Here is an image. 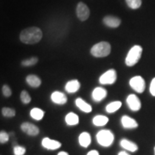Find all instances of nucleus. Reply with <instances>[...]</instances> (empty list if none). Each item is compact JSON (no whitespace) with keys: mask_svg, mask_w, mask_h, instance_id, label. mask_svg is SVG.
Here are the masks:
<instances>
[{"mask_svg":"<svg viewBox=\"0 0 155 155\" xmlns=\"http://www.w3.org/2000/svg\"><path fill=\"white\" fill-rule=\"evenodd\" d=\"M14 155H24L26 153V148L22 146H16L13 148Z\"/></svg>","mask_w":155,"mask_h":155,"instance_id":"cd10ccee","label":"nucleus"},{"mask_svg":"<svg viewBox=\"0 0 155 155\" xmlns=\"http://www.w3.org/2000/svg\"><path fill=\"white\" fill-rule=\"evenodd\" d=\"M50 98L54 104H59V105H63L67 104V97L66 94L59 91H54L50 96Z\"/></svg>","mask_w":155,"mask_h":155,"instance_id":"9b49d317","label":"nucleus"},{"mask_svg":"<svg viewBox=\"0 0 155 155\" xmlns=\"http://www.w3.org/2000/svg\"><path fill=\"white\" fill-rule=\"evenodd\" d=\"M91 142V134L87 132H82L78 136V143L83 147H88Z\"/></svg>","mask_w":155,"mask_h":155,"instance_id":"6ab92c4d","label":"nucleus"},{"mask_svg":"<svg viewBox=\"0 0 155 155\" xmlns=\"http://www.w3.org/2000/svg\"><path fill=\"white\" fill-rule=\"evenodd\" d=\"M127 5L132 10H137L142 5V0H125Z\"/></svg>","mask_w":155,"mask_h":155,"instance_id":"b1692460","label":"nucleus"},{"mask_svg":"<svg viewBox=\"0 0 155 155\" xmlns=\"http://www.w3.org/2000/svg\"><path fill=\"white\" fill-rule=\"evenodd\" d=\"M26 83L32 88H38L41 84V80L38 76L35 74H29L26 77Z\"/></svg>","mask_w":155,"mask_h":155,"instance_id":"a211bd4d","label":"nucleus"},{"mask_svg":"<svg viewBox=\"0 0 155 155\" xmlns=\"http://www.w3.org/2000/svg\"><path fill=\"white\" fill-rule=\"evenodd\" d=\"M90 14H91L90 9L84 2L78 3L77 7H76V15L79 21L81 22L86 21L90 17Z\"/></svg>","mask_w":155,"mask_h":155,"instance_id":"0eeeda50","label":"nucleus"},{"mask_svg":"<svg viewBox=\"0 0 155 155\" xmlns=\"http://www.w3.org/2000/svg\"><path fill=\"white\" fill-rule=\"evenodd\" d=\"M65 122L68 126H75L78 125L79 122V117L74 112H69L67 116H65Z\"/></svg>","mask_w":155,"mask_h":155,"instance_id":"aec40b11","label":"nucleus"},{"mask_svg":"<svg viewBox=\"0 0 155 155\" xmlns=\"http://www.w3.org/2000/svg\"><path fill=\"white\" fill-rule=\"evenodd\" d=\"M10 139L9 134L6 133L5 131H1L0 132V143L1 144H5Z\"/></svg>","mask_w":155,"mask_h":155,"instance_id":"c85d7f7f","label":"nucleus"},{"mask_svg":"<svg viewBox=\"0 0 155 155\" xmlns=\"http://www.w3.org/2000/svg\"><path fill=\"white\" fill-rule=\"evenodd\" d=\"M2 92H3L4 96L6 97H11V94H12V91H11V87H10L9 85H7V84L3 85V87H2Z\"/></svg>","mask_w":155,"mask_h":155,"instance_id":"c756f323","label":"nucleus"},{"mask_svg":"<svg viewBox=\"0 0 155 155\" xmlns=\"http://www.w3.org/2000/svg\"><path fill=\"white\" fill-rule=\"evenodd\" d=\"M38 62V58L37 57H31L26 60H23L22 61V66L23 67H32L35 66Z\"/></svg>","mask_w":155,"mask_h":155,"instance_id":"a878e982","label":"nucleus"},{"mask_svg":"<svg viewBox=\"0 0 155 155\" xmlns=\"http://www.w3.org/2000/svg\"><path fill=\"white\" fill-rule=\"evenodd\" d=\"M86 155H99V153L97 150H91Z\"/></svg>","mask_w":155,"mask_h":155,"instance_id":"2f4dec72","label":"nucleus"},{"mask_svg":"<svg viewBox=\"0 0 155 155\" xmlns=\"http://www.w3.org/2000/svg\"><path fill=\"white\" fill-rule=\"evenodd\" d=\"M109 122V117L104 115H97L94 116V118L92 119V123L93 125L97 127H103L105 126L106 124Z\"/></svg>","mask_w":155,"mask_h":155,"instance_id":"412c9836","label":"nucleus"},{"mask_svg":"<svg viewBox=\"0 0 155 155\" xmlns=\"http://www.w3.org/2000/svg\"><path fill=\"white\" fill-rule=\"evenodd\" d=\"M29 115L31 116V118H33L34 120L41 121L44 117L45 112L41 109H40V108H33L30 110V112H29Z\"/></svg>","mask_w":155,"mask_h":155,"instance_id":"4be33fe9","label":"nucleus"},{"mask_svg":"<svg viewBox=\"0 0 155 155\" xmlns=\"http://www.w3.org/2000/svg\"><path fill=\"white\" fill-rule=\"evenodd\" d=\"M129 86L133 89L137 93L144 92L146 89V82L145 79L141 76H134L129 79Z\"/></svg>","mask_w":155,"mask_h":155,"instance_id":"39448f33","label":"nucleus"},{"mask_svg":"<svg viewBox=\"0 0 155 155\" xmlns=\"http://www.w3.org/2000/svg\"><path fill=\"white\" fill-rule=\"evenodd\" d=\"M41 146L48 150H56L61 147V143L55 140H52L48 137H45L41 140Z\"/></svg>","mask_w":155,"mask_h":155,"instance_id":"f8f14e48","label":"nucleus"},{"mask_svg":"<svg viewBox=\"0 0 155 155\" xmlns=\"http://www.w3.org/2000/svg\"><path fill=\"white\" fill-rule=\"evenodd\" d=\"M98 144L102 147H110L115 140V135L110 129H102L96 135Z\"/></svg>","mask_w":155,"mask_h":155,"instance_id":"20e7f679","label":"nucleus"},{"mask_svg":"<svg viewBox=\"0 0 155 155\" xmlns=\"http://www.w3.org/2000/svg\"><path fill=\"white\" fill-rule=\"evenodd\" d=\"M116 79H117V74L116 70L110 69L100 76L98 81L101 84H113L116 83Z\"/></svg>","mask_w":155,"mask_h":155,"instance_id":"423d86ee","label":"nucleus"},{"mask_svg":"<svg viewBox=\"0 0 155 155\" xmlns=\"http://www.w3.org/2000/svg\"><path fill=\"white\" fill-rule=\"evenodd\" d=\"M80 82L78 79H72L69 80L66 85H65V90L67 93H76L80 89Z\"/></svg>","mask_w":155,"mask_h":155,"instance_id":"2eb2a0df","label":"nucleus"},{"mask_svg":"<svg viewBox=\"0 0 155 155\" xmlns=\"http://www.w3.org/2000/svg\"><path fill=\"white\" fill-rule=\"evenodd\" d=\"M103 22L105 26L109 27V28H116L121 25L122 20L119 17L109 15V16H105L103 18Z\"/></svg>","mask_w":155,"mask_h":155,"instance_id":"9d476101","label":"nucleus"},{"mask_svg":"<svg viewBox=\"0 0 155 155\" xmlns=\"http://www.w3.org/2000/svg\"><path fill=\"white\" fill-rule=\"evenodd\" d=\"M111 46L108 41H100L93 45L91 48V54L96 58H104L110 55Z\"/></svg>","mask_w":155,"mask_h":155,"instance_id":"7ed1b4c3","label":"nucleus"},{"mask_svg":"<svg viewBox=\"0 0 155 155\" xmlns=\"http://www.w3.org/2000/svg\"><path fill=\"white\" fill-rule=\"evenodd\" d=\"M143 48L140 45H134L133 46L129 51L127 52L126 58H125V64L127 67H134L135 66L139 61L140 60L142 55Z\"/></svg>","mask_w":155,"mask_h":155,"instance_id":"f03ea898","label":"nucleus"},{"mask_svg":"<svg viewBox=\"0 0 155 155\" xmlns=\"http://www.w3.org/2000/svg\"><path fill=\"white\" fill-rule=\"evenodd\" d=\"M43 36L41 29L38 27L32 26L27 28H24L21 31L19 39L24 44L33 45L38 43Z\"/></svg>","mask_w":155,"mask_h":155,"instance_id":"f257e3e1","label":"nucleus"},{"mask_svg":"<svg viewBox=\"0 0 155 155\" xmlns=\"http://www.w3.org/2000/svg\"><path fill=\"white\" fill-rule=\"evenodd\" d=\"M154 155H155V147H154Z\"/></svg>","mask_w":155,"mask_h":155,"instance_id":"f704fd0d","label":"nucleus"},{"mask_svg":"<svg viewBox=\"0 0 155 155\" xmlns=\"http://www.w3.org/2000/svg\"><path fill=\"white\" fill-rule=\"evenodd\" d=\"M122 104L121 101H114V102H110L108 105L106 106L105 110L110 113V114H112V113H115L116 111L118 110L121 107H122Z\"/></svg>","mask_w":155,"mask_h":155,"instance_id":"5701e85b","label":"nucleus"},{"mask_svg":"<svg viewBox=\"0 0 155 155\" xmlns=\"http://www.w3.org/2000/svg\"><path fill=\"white\" fill-rule=\"evenodd\" d=\"M108 95V91L103 87H96L91 93V97L95 102L99 103L105 98Z\"/></svg>","mask_w":155,"mask_h":155,"instance_id":"ddd939ff","label":"nucleus"},{"mask_svg":"<svg viewBox=\"0 0 155 155\" xmlns=\"http://www.w3.org/2000/svg\"><path fill=\"white\" fill-rule=\"evenodd\" d=\"M120 145L123 149L129 151V152H136L138 150V146L127 139H122L120 141Z\"/></svg>","mask_w":155,"mask_h":155,"instance_id":"f3484780","label":"nucleus"},{"mask_svg":"<svg viewBox=\"0 0 155 155\" xmlns=\"http://www.w3.org/2000/svg\"><path fill=\"white\" fill-rule=\"evenodd\" d=\"M149 91L153 97H155V78H153L151 81L149 87Z\"/></svg>","mask_w":155,"mask_h":155,"instance_id":"7c9ffc66","label":"nucleus"},{"mask_svg":"<svg viewBox=\"0 0 155 155\" xmlns=\"http://www.w3.org/2000/svg\"><path fill=\"white\" fill-rule=\"evenodd\" d=\"M121 123L125 129H134L138 127V122L134 118L128 116H123L121 119Z\"/></svg>","mask_w":155,"mask_h":155,"instance_id":"4468645a","label":"nucleus"},{"mask_svg":"<svg viewBox=\"0 0 155 155\" xmlns=\"http://www.w3.org/2000/svg\"><path fill=\"white\" fill-rule=\"evenodd\" d=\"M57 155H69V154L67 153V152H65V151H61V152H60V153H59Z\"/></svg>","mask_w":155,"mask_h":155,"instance_id":"473e14b6","label":"nucleus"},{"mask_svg":"<svg viewBox=\"0 0 155 155\" xmlns=\"http://www.w3.org/2000/svg\"><path fill=\"white\" fill-rule=\"evenodd\" d=\"M21 129L23 133L29 136H36L40 133L39 127L30 122H22L21 124Z\"/></svg>","mask_w":155,"mask_h":155,"instance_id":"1a4fd4ad","label":"nucleus"},{"mask_svg":"<svg viewBox=\"0 0 155 155\" xmlns=\"http://www.w3.org/2000/svg\"><path fill=\"white\" fill-rule=\"evenodd\" d=\"M20 99L22 101V103L23 104H28L31 102V97L29 96L28 93V91H22L20 94Z\"/></svg>","mask_w":155,"mask_h":155,"instance_id":"bb28decb","label":"nucleus"},{"mask_svg":"<svg viewBox=\"0 0 155 155\" xmlns=\"http://www.w3.org/2000/svg\"><path fill=\"white\" fill-rule=\"evenodd\" d=\"M75 104L78 108L81 111H83L84 113H91L92 111V107L91 104H89L88 103H86L85 101L80 97H78L75 100Z\"/></svg>","mask_w":155,"mask_h":155,"instance_id":"dca6fc26","label":"nucleus"},{"mask_svg":"<svg viewBox=\"0 0 155 155\" xmlns=\"http://www.w3.org/2000/svg\"><path fill=\"white\" fill-rule=\"evenodd\" d=\"M118 155H130L129 153H127V152H124V151H122V152H120Z\"/></svg>","mask_w":155,"mask_h":155,"instance_id":"72a5a7b5","label":"nucleus"},{"mask_svg":"<svg viewBox=\"0 0 155 155\" xmlns=\"http://www.w3.org/2000/svg\"><path fill=\"white\" fill-rule=\"evenodd\" d=\"M127 105L132 111H139L141 108V102L136 95L130 94L127 96Z\"/></svg>","mask_w":155,"mask_h":155,"instance_id":"6e6552de","label":"nucleus"},{"mask_svg":"<svg viewBox=\"0 0 155 155\" xmlns=\"http://www.w3.org/2000/svg\"><path fill=\"white\" fill-rule=\"evenodd\" d=\"M1 113L5 117H8V118L14 117L16 116V110L12 108H9V107H4L1 110Z\"/></svg>","mask_w":155,"mask_h":155,"instance_id":"393cba45","label":"nucleus"}]
</instances>
